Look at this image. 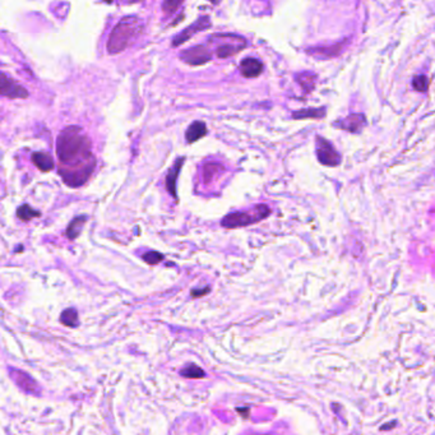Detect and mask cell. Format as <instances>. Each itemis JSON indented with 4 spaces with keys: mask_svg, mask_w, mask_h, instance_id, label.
Here are the masks:
<instances>
[{
    "mask_svg": "<svg viewBox=\"0 0 435 435\" xmlns=\"http://www.w3.org/2000/svg\"><path fill=\"white\" fill-rule=\"evenodd\" d=\"M57 155L63 164L60 175L69 186H81L95 170L96 158L91 151V142L78 126H69L60 133Z\"/></svg>",
    "mask_w": 435,
    "mask_h": 435,
    "instance_id": "6da1fadb",
    "label": "cell"
},
{
    "mask_svg": "<svg viewBox=\"0 0 435 435\" xmlns=\"http://www.w3.org/2000/svg\"><path fill=\"white\" fill-rule=\"evenodd\" d=\"M143 22L137 17H125L115 26L108 41L110 54H119L128 49L143 33Z\"/></svg>",
    "mask_w": 435,
    "mask_h": 435,
    "instance_id": "7a4b0ae2",
    "label": "cell"
},
{
    "mask_svg": "<svg viewBox=\"0 0 435 435\" xmlns=\"http://www.w3.org/2000/svg\"><path fill=\"white\" fill-rule=\"evenodd\" d=\"M271 213V209L265 204H258L253 207L250 211H243V212H233L225 216L221 221V225L225 229H238V227L249 226V225L256 224L259 221L264 220L268 217Z\"/></svg>",
    "mask_w": 435,
    "mask_h": 435,
    "instance_id": "3957f363",
    "label": "cell"
},
{
    "mask_svg": "<svg viewBox=\"0 0 435 435\" xmlns=\"http://www.w3.org/2000/svg\"><path fill=\"white\" fill-rule=\"evenodd\" d=\"M211 40L217 42L216 54L218 58H230L247 46V41L235 35H215Z\"/></svg>",
    "mask_w": 435,
    "mask_h": 435,
    "instance_id": "277c9868",
    "label": "cell"
},
{
    "mask_svg": "<svg viewBox=\"0 0 435 435\" xmlns=\"http://www.w3.org/2000/svg\"><path fill=\"white\" fill-rule=\"evenodd\" d=\"M316 156L319 162L325 166H338L342 160L333 144L322 137H316Z\"/></svg>",
    "mask_w": 435,
    "mask_h": 435,
    "instance_id": "5b68a950",
    "label": "cell"
},
{
    "mask_svg": "<svg viewBox=\"0 0 435 435\" xmlns=\"http://www.w3.org/2000/svg\"><path fill=\"white\" fill-rule=\"evenodd\" d=\"M211 58L212 55L209 50L203 45L188 49V50L183 51L182 54V59L184 60L185 63L190 64V65H202V64L209 62Z\"/></svg>",
    "mask_w": 435,
    "mask_h": 435,
    "instance_id": "8992f818",
    "label": "cell"
},
{
    "mask_svg": "<svg viewBox=\"0 0 435 435\" xmlns=\"http://www.w3.org/2000/svg\"><path fill=\"white\" fill-rule=\"evenodd\" d=\"M1 95L9 99H26L28 92L26 88L13 81L5 73H1Z\"/></svg>",
    "mask_w": 435,
    "mask_h": 435,
    "instance_id": "52a82bcc",
    "label": "cell"
},
{
    "mask_svg": "<svg viewBox=\"0 0 435 435\" xmlns=\"http://www.w3.org/2000/svg\"><path fill=\"white\" fill-rule=\"evenodd\" d=\"M365 124H367V119L363 114H350L345 119L334 123V126L351 131V133H360Z\"/></svg>",
    "mask_w": 435,
    "mask_h": 435,
    "instance_id": "ba28073f",
    "label": "cell"
},
{
    "mask_svg": "<svg viewBox=\"0 0 435 435\" xmlns=\"http://www.w3.org/2000/svg\"><path fill=\"white\" fill-rule=\"evenodd\" d=\"M209 26H211V23H209V18H208V17H202V18L198 19V21L195 22V23L191 24L190 27H188V28H186V30L183 31V32L180 33V35H178V36H176L175 39H174L173 45L174 46H179L180 44H183V42H184V41H186V40L190 39V37L193 36L194 33H197L198 31L206 30V28H208Z\"/></svg>",
    "mask_w": 435,
    "mask_h": 435,
    "instance_id": "9c48e42d",
    "label": "cell"
},
{
    "mask_svg": "<svg viewBox=\"0 0 435 435\" xmlns=\"http://www.w3.org/2000/svg\"><path fill=\"white\" fill-rule=\"evenodd\" d=\"M263 64L258 59L247 58L240 63V72L245 78H255L262 73Z\"/></svg>",
    "mask_w": 435,
    "mask_h": 435,
    "instance_id": "30bf717a",
    "label": "cell"
},
{
    "mask_svg": "<svg viewBox=\"0 0 435 435\" xmlns=\"http://www.w3.org/2000/svg\"><path fill=\"white\" fill-rule=\"evenodd\" d=\"M184 161L185 158H179V160L174 164V166L171 167L170 171H169V174H167L166 176V189L169 190V193L175 198V199H178V195H176V182H178V176H179L180 169H182Z\"/></svg>",
    "mask_w": 435,
    "mask_h": 435,
    "instance_id": "8fae6325",
    "label": "cell"
},
{
    "mask_svg": "<svg viewBox=\"0 0 435 435\" xmlns=\"http://www.w3.org/2000/svg\"><path fill=\"white\" fill-rule=\"evenodd\" d=\"M14 374H12L14 380L18 383L19 387L23 388L24 390L27 392H32V393H39V388H37L36 383L33 381V379L31 376H28L26 373L23 372H17V370H12Z\"/></svg>",
    "mask_w": 435,
    "mask_h": 435,
    "instance_id": "7c38bea8",
    "label": "cell"
},
{
    "mask_svg": "<svg viewBox=\"0 0 435 435\" xmlns=\"http://www.w3.org/2000/svg\"><path fill=\"white\" fill-rule=\"evenodd\" d=\"M207 134V126L204 123L202 122H194L193 124H190V126L186 130V140L188 143H193V142H197L198 139H200L202 137Z\"/></svg>",
    "mask_w": 435,
    "mask_h": 435,
    "instance_id": "4fadbf2b",
    "label": "cell"
},
{
    "mask_svg": "<svg viewBox=\"0 0 435 435\" xmlns=\"http://www.w3.org/2000/svg\"><path fill=\"white\" fill-rule=\"evenodd\" d=\"M32 162L39 167L41 171H50L54 169V160L49 153L35 152L32 155Z\"/></svg>",
    "mask_w": 435,
    "mask_h": 435,
    "instance_id": "5bb4252c",
    "label": "cell"
},
{
    "mask_svg": "<svg viewBox=\"0 0 435 435\" xmlns=\"http://www.w3.org/2000/svg\"><path fill=\"white\" fill-rule=\"evenodd\" d=\"M343 49V44H337V45L328 46V48H315L310 50V54L315 55L316 58H322V59H329L334 58L340 54Z\"/></svg>",
    "mask_w": 435,
    "mask_h": 435,
    "instance_id": "9a60e30c",
    "label": "cell"
},
{
    "mask_svg": "<svg viewBox=\"0 0 435 435\" xmlns=\"http://www.w3.org/2000/svg\"><path fill=\"white\" fill-rule=\"evenodd\" d=\"M86 220H87L86 216H78V217H75L74 220H72V222H70V224L68 225V227H66V231H65L66 238L70 239V240L77 239L78 236H79V234H81L84 224H86Z\"/></svg>",
    "mask_w": 435,
    "mask_h": 435,
    "instance_id": "2e32d148",
    "label": "cell"
},
{
    "mask_svg": "<svg viewBox=\"0 0 435 435\" xmlns=\"http://www.w3.org/2000/svg\"><path fill=\"white\" fill-rule=\"evenodd\" d=\"M180 375L188 379H200L206 376V372L195 364H189L180 370Z\"/></svg>",
    "mask_w": 435,
    "mask_h": 435,
    "instance_id": "e0dca14e",
    "label": "cell"
},
{
    "mask_svg": "<svg viewBox=\"0 0 435 435\" xmlns=\"http://www.w3.org/2000/svg\"><path fill=\"white\" fill-rule=\"evenodd\" d=\"M60 322L66 327H77L78 325V313L74 308L65 309L60 315Z\"/></svg>",
    "mask_w": 435,
    "mask_h": 435,
    "instance_id": "ac0fdd59",
    "label": "cell"
},
{
    "mask_svg": "<svg viewBox=\"0 0 435 435\" xmlns=\"http://www.w3.org/2000/svg\"><path fill=\"white\" fill-rule=\"evenodd\" d=\"M325 109H307V110H300L294 113V119H307V118H323L325 115Z\"/></svg>",
    "mask_w": 435,
    "mask_h": 435,
    "instance_id": "d6986e66",
    "label": "cell"
},
{
    "mask_svg": "<svg viewBox=\"0 0 435 435\" xmlns=\"http://www.w3.org/2000/svg\"><path fill=\"white\" fill-rule=\"evenodd\" d=\"M224 171V167L218 164H207L204 165V169H203V179L206 182H209L213 178L220 175L221 173Z\"/></svg>",
    "mask_w": 435,
    "mask_h": 435,
    "instance_id": "ffe728a7",
    "label": "cell"
},
{
    "mask_svg": "<svg viewBox=\"0 0 435 435\" xmlns=\"http://www.w3.org/2000/svg\"><path fill=\"white\" fill-rule=\"evenodd\" d=\"M17 216H18L22 221H30L35 217H40L41 213H40L39 211H36V209H33L32 207L28 206V204H23V206L19 207L18 211H17Z\"/></svg>",
    "mask_w": 435,
    "mask_h": 435,
    "instance_id": "44dd1931",
    "label": "cell"
},
{
    "mask_svg": "<svg viewBox=\"0 0 435 435\" xmlns=\"http://www.w3.org/2000/svg\"><path fill=\"white\" fill-rule=\"evenodd\" d=\"M316 77L313 73H301L298 77V81L300 83V86L304 88L305 91H311L314 88V83H315Z\"/></svg>",
    "mask_w": 435,
    "mask_h": 435,
    "instance_id": "7402d4cb",
    "label": "cell"
},
{
    "mask_svg": "<svg viewBox=\"0 0 435 435\" xmlns=\"http://www.w3.org/2000/svg\"><path fill=\"white\" fill-rule=\"evenodd\" d=\"M183 1H184V0H165L164 5H162V9H164L165 14L166 15L174 14V13L182 6Z\"/></svg>",
    "mask_w": 435,
    "mask_h": 435,
    "instance_id": "603a6c76",
    "label": "cell"
},
{
    "mask_svg": "<svg viewBox=\"0 0 435 435\" xmlns=\"http://www.w3.org/2000/svg\"><path fill=\"white\" fill-rule=\"evenodd\" d=\"M412 87L419 92H426L429 87V79L425 75H417L412 79Z\"/></svg>",
    "mask_w": 435,
    "mask_h": 435,
    "instance_id": "cb8c5ba5",
    "label": "cell"
},
{
    "mask_svg": "<svg viewBox=\"0 0 435 435\" xmlns=\"http://www.w3.org/2000/svg\"><path fill=\"white\" fill-rule=\"evenodd\" d=\"M144 260H146L148 264H157V263L161 262L164 259V255L158 251H148V253H144L142 255Z\"/></svg>",
    "mask_w": 435,
    "mask_h": 435,
    "instance_id": "d4e9b609",
    "label": "cell"
},
{
    "mask_svg": "<svg viewBox=\"0 0 435 435\" xmlns=\"http://www.w3.org/2000/svg\"><path fill=\"white\" fill-rule=\"evenodd\" d=\"M209 291H211L209 287H206V289H194L191 290V296L193 298H200L203 295H207Z\"/></svg>",
    "mask_w": 435,
    "mask_h": 435,
    "instance_id": "484cf974",
    "label": "cell"
},
{
    "mask_svg": "<svg viewBox=\"0 0 435 435\" xmlns=\"http://www.w3.org/2000/svg\"><path fill=\"white\" fill-rule=\"evenodd\" d=\"M122 1L125 4H133V3H138L140 0H122Z\"/></svg>",
    "mask_w": 435,
    "mask_h": 435,
    "instance_id": "4316f807",
    "label": "cell"
}]
</instances>
